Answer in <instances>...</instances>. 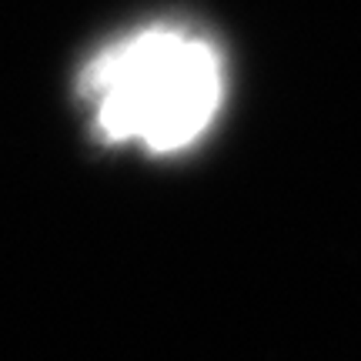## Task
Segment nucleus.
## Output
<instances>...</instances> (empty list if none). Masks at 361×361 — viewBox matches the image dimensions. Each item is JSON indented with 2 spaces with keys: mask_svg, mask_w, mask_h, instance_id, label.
<instances>
[{
  "mask_svg": "<svg viewBox=\"0 0 361 361\" xmlns=\"http://www.w3.org/2000/svg\"><path fill=\"white\" fill-rule=\"evenodd\" d=\"M97 128L111 141H141L171 154L207 130L218 114L224 74L204 37L178 27H147L104 51L84 74Z\"/></svg>",
  "mask_w": 361,
  "mask_h": 361,
  "instance_id": "1",
  "label": "nucleus"
}]
</instances>
